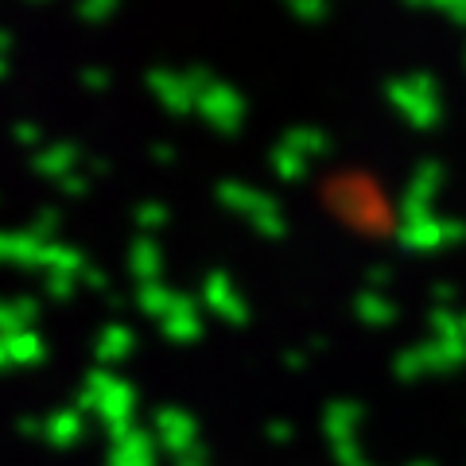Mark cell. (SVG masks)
<instances>
[{
  "label": "cell",
  "instance_id": "3",
  "mask_svg": "<svg viewBox=\"0 0 466 466\" xmlns=\"http://www.w3.org/2000/svg\"><path fill=\"white\" fill-rule=\"evenodd\" d=\"M75 164V148H43L39 156H32V167L47 179H63V171Z\"/></svg>",
  "mask_w": 466,
  "mask_h": 466
},
{
  "label": "cell",
  "instance_id": "1",
  "mask_svg": "<svg viewBox=\"0 0 466 466\" xmlns=\"http://www.w3.org/2000/svg\"><path fill=\"white\" fill-rule=\"evenodd\" d=\"M35 315H39L35 299H0V339L20 334V330H32Z\"/></svg>",
  "mask_w": 466,
  "mask_h": 466
},
{
  "label": "cell",
  "instance_id": "10",
  "mask_svg": "<svg viewBox=\"0 0 466 466\" xmlns=\"http://www.w3.org/2000/svg\"><path fill=\"white\" fill-rule=\"evenodd\" d=\"M0 78H8V58L0 55Z\"/></svg>",
  "mask_w": 466,
  "mask_h": 466
},
{
  "label": "cell",
  "instance_id": "7",
  "mask_svg": "<svg viewBox=\"0 0 466 466\" xmlns=\"http://www.w3.org/2000/svg\"><path fill=\"white\" fill-rule=\"evenodd\" d=\"M12 137H16L20 144H35V140H39V128H35L32 121H20L16 128H12Z\"/></svg>",
  "mask_w": 466,
  "mask_h": 466
},
{
  "label": "cell",
  "instance_id": "8",
  "mask_svg": "<svg viewBox=\"0 0 466 466\" xmlns=\"http://www.w3.org/2000/svg\"><path fill=\"white\" fill-rule=\"evenodd\" d=\"M8 51H12V32H5V27H0V55L8 58Z\"/></svg>",
  "mask_w": 466,
  "mask_h": 466
},
{
  "label": "cell",
  "instance_id": "6",
  "mask_svg": "<svg viewBox=\"0 0 466 466\" xmlns=\"http://www.w3.org/2000/svg\"><path fill=\"white\" fill-rule=\"evenodd\" d=\"M116 0H82V16H90V20H101V16H109Z\"/></svg>",
  "mask_w": 466,
  "mask_h": 466
},
{
  "label": "cell",
  "instance_id": "4",
  "mask_svg": "<svg viewBox=\"0 0 466 466\" xmlns=\"http://www.w3.org/2000/svg\"><path fill=\"white\" fill-rule=\"evenodd\" d=\"M43 431H47V440L51 443H75L78 435H82V420H78V412H55L47 424H43Z\"/></svg>",
  "mask_w": 466,
  "mask_h": 466
},
{
  "label": "cell",
  "instance_id": "9",
  "mask_svg": "<svg viewBox=\"0 0 466 466\" xmlns=\"http://www.w3.org/2000/svg\"><path fill=\"white\" fill-rule=\"evenodd\" d=\"M12 370V361H8V346H5V339H0V373H8Z\"/></svg>",
  "mask_w": 466,
  "mask_h": 466
},
{
  "label": "cell",
  "instance_id": "5",
  "mask_svg": "<svg viewBox=\"0 0 466 466\" xmlns=\"http://www.w3.org/2000/svg\"><path fill=\"white\" fill-rule=\"evenodd\" d=\"M125 350H128V330L109 327L106 334H101V342H97V354H101V358H121Z\"/></svg>",
  "mask_w": 466,
  "mask_h": 466
},
{
  "label": "cell",
  "instance_id": "2",
  "mask_svg": "<svg viewBox=\"0 0 466 466\" xmlns=\"http://www.w3.org/2000/svg\"><path fill=\"white\" fill-rule=\"evenodd\" d=\"M5 346H8V361H12V366H39L43 354H47V346H43V339L35 330L8 334Z\"/></svg>",
  "mask_w": 466,
  "mask_h": 466
}]
</instances>
